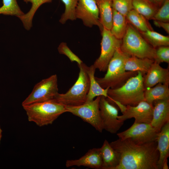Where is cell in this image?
Here are the masks:
<instances>
[{"label":"cell","instance_id":"cell-35","mask_svg":"<svg viewBox=\"0 0 169 169\" xmlns=\"http://www.w3.org/2000/svg\"><path fill=\"white\" fill-rule=\"evenodd\" d=\"M159 8L165 0H148Z\"/></svg>","mask_w":169,"mask_h":169},{"label":"cell","instance_id":"cell-33","mask_svg":"<svg viewBox=\"0 0 169 169\" xmlns=\"http://www.w3.org/2000/svg\"><path fill=\"white\" fill-rule=\"evenodd\" d=\"M58 50L60 54L66 56L72 62H75L78 64H81L83 63L79 58L71 50L66 43L64 42L61 43L58 48Z\"/></svg>","mask_w":169,"mask_h":169},{"label":"cell","instance_id":"cell-15","mask_svg":"<svg viewBox=\"0 0 169 169\" xmlns=\"http://www.w3.org/2000/svg\"><path fill=\"white\" fill-rule=\"evenodd\" d=\"M102 164L99 148H93L78 159L67 160L65 165L67 167L83 166L93 169H101Z\"/></svg>","mask_w":169,"mask_h":169},{"label":"cell","instance_id":"cell-36","mask_svg":"<svg viewBox=\"0 0 169 169\" xmlns=\"http://www.w3.org/2000/svg\"><path fill=\"white\" fill-rule=\"evenodd\" d=\"M168 160L167 159H166L163 162L162 167L161 169H168Z\"/></svg>","mask_w":169,"mask_h":169},{"label":"cell","instance_id":"cell-32","mask_svg":"<svg viewBox=\"0 0 169 169\" xmlns=\"http://www.w3.org/2000/svg\"><path fill=\"white\" fill-rule=\"evenodd\" d=\"M156 49L155 61L160 64L161 63H169V46H162Z\"/></svg>","mask_w":169,"mask_h":169},{"label":"cell","instance_id":"cell-17","mask_svg":"<svg viewBox=\"0 0 169 169\" xmlns=\"http://www.w3.org/2000/svg\"><path fill=\"white\" fill-rule=\"evenodd\" d=\"M157 149L159 153L158 169H161L164 162L169 156V122L165 124L158 133Z\"/></svg>","mask_w":169,"mask_h":169},{"label":"cell","instance_id":"cell-29","mask_svg":"<svg viewBox=\"0 0 169 169\" xmlns=\"http://www.w3.org/2000/svg\"><path fill=\"white\" fill-rule=\"evenodd\" d=\"M64 4L65 10L59 20L62 24H65L68 20L76 19L75 11L78 0H60Z\"/></svg>","mask_w":169,"mask_h":169},{"label":"cell","instance_id":"cell-34","mask_svg":"<svg viewBox=\"0 0 169 169\" xmlns=\"http://www.w3.org/2000/svg\"><path fill=\"white\" fill-rule=\"evenodd\" d=\"M154 24L157 27L163 28L166 32L169 33V23L163 21L153 20Z\"/></svg>","mask_w":169,"mask_h":169},{"label":"cell","instance_id":"cell-25","mask_svg":"<svg viewBox=\"0 0 169 169\" xmlns=\"http://www.w3.org/2000/svg\"><path fill=\"white\" fill-rule=\"evenodd\" d=\"M53 0H23L26 3L30 2L32 4L29 10L23 16L18 18L21 21L23 26L27 30H30L32 27V21L38 8L42 4L51 2Z\"/></svg>","mask_w":169,"mask_h":169},{"label":"cell","instance_id":"cell-8","mask_svg":"<svg viewBox=\"0 0 169 169\" xmlns=\"http://www.w3.org/2000/svg\"><path fill=\"white\" fill-rule=\"evenodd\" d=\"M58 93L57 76L54 74L36 84L22 105L52 100Z\"/></svg>","mask_w":169,"mask_h":169},{"label":"cell","instance_id":"cell-23","mask_svg":"<svg viewBox=\"0 0 169 169\" xmlns=\"http://www.w3.org/2000/svg\"><path fill=\"white\" fill-rule=\"evenodd\" d=\"M128 23L125 16L113 9L112 24L110 30L113 35L121 40L125 33Z\"/></svg>","mask_w":169,"mask_h":169},{"label":"cell","instance_id":"cell-6","mask_svg":"<svg viewBox=\"0 0 169 169\" xmlns=\"http://www.w3.org/2000/svg\"><path fill=\"white\" fill-rule=\"evenodd\" d=\"M78 65L79 71L75 83L66 93H58L52 100L65 106H77L86 102L90 87L89 78L86 70L87 65L83 63Z\"/></svg>","mask_w":169,"mask_h":169},{"label":"cell","instance_id":"cell-16","mask_svg":"<svg viewBox=\"0 0 169 169\" xmlns=\"http://www.w3.org/2000/svg\"><path fill=\"white\" fill-rule=\"evenodd\" d=\"M153 106L150 124L159 132L162 126L169 122V100H155Z\"/></svg>","mask_w":169,"mask_h":169},{"label":"cell","instance_id":"cell-3","mask_svg":"<svg viewBox=\"0 0 169 169\" xmlns=\"http://www.w3.org/2000/svg\"><path fill=\"white\" fill-rule=\"evenodd\" d=\"M145 90L143 76L138 71L137 75L129 78L120 87L114 89L109 88L106 98L112 105L114 102H117L125 106H135L145 100Z\"/></svg>","mask_w":169,"mask_h":169},{"label":"cell","instance_id":"cell-2","mask_svg":"<svg viewBox=\"0 0 169 169\" xmlns=\"http://www.w3.org/2000/svg\"><path fill=\"white\" fill-rule=\"evenodd\" d=\"M118 48L110 61L106 73L103 77H95V79L103 88L114 89L123 85L130 78L138 73L137 71H126L125 64L130 56Z\"/></svg>","mask_w":169,"mask_h":169},{"label":"cell","instance_id":"cell-12","mask_svg":"<svg viewBox=\"0 0 169 169\" xmlns=\"http://www.w3.org/2000/svg\"><path fill=\"white\" fill-rule=\"evenodd\" d=\"M76 19H81L88 27L98 26L101 31L103 27L100 23L99 9L95 0H78L75 9Z\"/></svg>","mask_w":169,"mask_h":169},{"label":"cell","instance_id":"cell-37","mask_svg":"<svg viewBox=\"0 0 169 169\" xmlns=\"http://www.w3.org/2000/svg\"><path fill=\"white\" fill-rule=\"evenodd\" d=\"M2 130L1 129V126L0 125V143L1 142V139L2 137Z\"/></svg>","mask_w":169,"mask_h":169},{"label":"cell","instance_id":"cell-10","mask_svg":"<svg viewBox=\"0 0 169 169\" xmlns=\"http://www.w3.org/2000/svg\"><path fill=\"white\" fill-rule=\"evenodd\" d=\"M158 132L150 124L134 122L126 130L117 133L119 138L130 139L139 145L156 141Z\"/></svg>","mask_w":169,"mask_h":169},{"label":"cell","instance_id":"cell-20","mask_svg":"<svg viewBox=\"0 0 169 169\" xmlns=\"http://www.w3.org/2000/svg\"><path fill=\"white\" fill-rule=\"evenodd\" d=\"M144 95L145 100L152 105L155 100H169V86L158 83L152 87L145 89Z\"/></svg>","mask_w":169,"mask_h":169},{"label":"cell","instance_id":"cell-26","mask_svg":"<svg viewBox=\"0 0 169 169\" xmlns=\"http://www.w3.org/2000/svg\"><path fill=\"white\" fill-rule=\"evenodd\" d=\"M133 9L148 20H152L158 9L148 0H133Z\"/></svg>","mask_w":169,"mask_h":169},{"label":"cell","instance_id":"cell-4","mask_svg":"<svg viewBox=\"0 0 169 169\" xmlns=\"http://www.w3.org/2000/svg\"><path fill=\"white\" fill-rule=\"evenodd\" d=\"M22 106L28 120L40 127L52 124L60 115L67 112L64 105L52 100Z\"/></svg>","mask_w":169,"mask_h":169},{"label":"cell","instance_id":"cell-27","mask_svg":"<svg viewBox=\"0 0 169 169\" xmlns=\"http://www.w3.org/2000/svg\"><path fill=\"white\" fill-rule=\"evenodd\" d=\"M139 32L148 43L155 48L169 45V36L163 35L153 30Z\"/></svg>","mask_w":169,"mask_h":169},{"label":"cell","instance_id":"cell-24","mask_svg":"<svg viewBox=\"0 0 169 169\" xmlns=\"http://www.w3.org/2000/svg\"><path fill=\"white\" fill-rule=\"evenodd\" d=\"M128 22L138 31L144 32L153 30L148 20L143 15L133 9L130 11L125 16Z\"/></svg>","mask_w":169,"mask_h":169},{"label":"cell","instance_id":"cell-11","mask_svg":"<svg viewBox=\"0 0 169 169\" xmlns=\"http://www.w3.org/2000/svg\"><path fill=\"white\" fill-rule=\"evenodd\" d=\"M99 106L103 129L111 134H115L123 125L124 121L118 119V110L110 103L104 96L100 97Z\"/></svg>","mask_w":169,"mask_h":169},{"label":"cell","instance_id":"cell-14","mask_svg":"<svg viewBox=\"0 0 169 169\" xmlns=\"http://www.w3.org/2000/svg\"><path fill=\"white\" fill-rule=\"evenodd\" d=\"M143 83L145 89L158 83L169 86V69L162 68L159 64L154 61L146 73L143 76Z\"/></svg>","mask_w":169,"mask_h":169},{"label":"cell","instance_id":"cell-1","mask_svg":"<svg viewBox=\"0 0 169 169\" xmlns=\"http://www.w3.org/2000/svg\"><path fill=\"white\" fill-rule=\"evenodd\" d=\"M110 143L120 155L115 169H158L156 141L139 145L129 138H119Z\"/></svg>","mask_w":169,"mask_h":169},{"label":"cell","instance_id":"cell-7","mask_svg":"<svg viewBox=\"0 0 169 169\" xmlns=\"http://www.w3.org/2000/svg\"><path fill=\"white\" fill-rule=\"evenodd\" d=\"M100 96L97 97L95 99L92 101H86L80 105L64 106L67 112L80 117L101 133L103 129L99 106Z\"/></svg>","mask_w":169,"mask_h":169},{"label":"cell","instance_id":"cell-28","mask_svg":"<svg viewBox=\"0 0 169 169\" xmlns=\"http://www.w3.org/2000/svg\"><path fill=\"white\" fill-rule=\"evenodd\" d=\"M3 4L0 7V14L18 18L24 14L18 5L17 0H3Z\"/></svg>","mask_w":169,"mask_h":169},{"label":"cell","instance_id":"cell-30","mask_svg":"<svg viewBox=\"0 0 169 169\" xmlns=\"http://www.w3.org/2000/svg\"><path fill=\"white\" fill-rule=\"evenodd\" d=\"M133 0H112L113 9L126 16L132 8Z\"/></svg>","mask_w":169,"mask_h":169},{"label":"cell","instance_id":"cell-22","mask_svg":"<svg viewBox=\"0 0 169 169\" xmlns=\"http://www.w3.org/2000/svg\"><path fill=\"white\" fill-rule=\"evenodd\" d=\"M154 61V60L149 58L130 56L125 62V69L126 71H139L143 76L147 72Z\"/></svg>","mask_w":169,"mask_h":169},{"label":"cell","instance_id":"cell-5","mask_svg":"<svg viewBox=\"0 0 169 169\" xmlns=\"http://www.w3.org/2000/svg\"><path fill=\"white\" fill-rule=\"evenodd\" d=\"M120 48L130 56L153 60L155 58L156 49L149 44L139 32L128 23Z\"/></svg>","mask_w":169,"mask_h":169},{"label":"cell","instance_id":"cell-13","mask_svg":"<svg viewBox=\"0 0 169 169\" xmlns=\"http://www.w3.org/2000/svg\"><path fill=\"white\" fill-rule=\"evenodd\" d=\"M153 106L145 100L142 101L135 106L124 105L120 110L122 115L118 119L124 121L134 118V122L150 124L152 118Z\"/></svg>","mask_w":169,"mask_h":169},{"label":"cell","instance_id":"cell-18","mask_svg":"<svg viewBox=\"0 0 169 169\" xmlns=\"http://www.w3.org/2000/svg\"><path fill=\"white\" fill-rule=\"evenodd\" d=\"M99 149L102 161L101 169H115L120 161L119 153L111 146L106 140L104 141Z\"/></svg>","mask_w":169,"mask_h":169},{"label":"cell","instance_id":"cell-9","mask_svg":"<svg viewBox=\"0 0 169 169\" xmlns=\"http://www.w3.org/2000/svg\"><path fill=\"white\" fill-rule=\"evenodd\" d=\"M101 32V52L93 65L96 69L104 72L106 71L109 63L116 50L120 47L121 40L116 38L110 30L104 28Z\"/></svg>","mask_w":169,"mask_h":169},{"label":"cell","instance_id":"cell-19","mask_svg":"<svg viewBox=\"0 0 169 169\" xmlns=\"http://www.w3.org/2000/svg\"><path fill=\"white\" fill-rule=\"evenodd\" d=\"M96 69L93 65L89 67L87 66L86 70L90 80V87L86 96V101L93 100L98 96L107 97L108 91L109 88H102L97 82L95 78V74Z\"/></svg>","mask_w":169,"mask_h":169},{"label":"cell","instance_id":"cell-31","mask_svg":"<svg viewBox=\"0 0 169 169\" xmlns=\"http://www.w3.org/2000/svg\"><path fill=\"white\" fill-rule=\"evenodd\" d=\"M169 22V0H165L158 9L152 19Z\"/></svg>","mask_w":169,"mask_h":169},{"label":"cell","instance_id":"cell-21","mask_svg":"<svg viewBox=\"0 0 169 169\" xmlns=\"http://www.w3.org/2000/svg\"><path fill=\"white\" fill-rule=\"evenodd\" d=\"M99 13L100 22L103 28L110 30L113 16L112 0H95Z\"/></svg>","mask_w":169,"mask_h":169}]
</instances>
